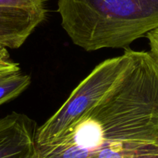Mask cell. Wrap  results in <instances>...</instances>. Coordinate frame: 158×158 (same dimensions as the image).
Listing matches in <instances>:
<instances>
[{
	"mask_svg": "<svg viewBox=\"0 0 158 158\" xmlns=\"http://www.w3.org/2000/svg\"><path fill=\"white\" fill-rule=\"evenodd\" d=\"M61 27L86 51L127 48L158 29V0H58Z\"/></svg>",
	"mask_w": 158,
	"mask_h": 158,
	"instance_id": "cell-2",
	"label": "cell"
},
{
	"mask_svg": "<svg viewBox=\"0 0 158 158\" xmlns=\"http://www.w3.org/2000/svg\"><path fill=\"white\" fill-rule=\"evenodd\" d=\"M36 158H158V64L130 49L110 89Z\"/></svg>",
	"mask_w": 158,
	"mask_h": 158,
	"instance_id": "cell-1",
	"label": "cell"
},
{
	"mask_svg": "<svg viewBox=\"0 0 158 158\" xmlns=\"http://www.w3.org/2000/svg\"><path fill=\"white\" fill-rule=\"evenodd\" d=\"M20 71L19 64L11 58L7 48L0 46V74Z\"/></svg>",
	"mask_w": 158,
	"mask_h": 158,
	"instance_id": "cell-7",
	"label": "cell"
},
{
	"mask_svg": "<svg viewBox=\"0 0 158 158\" xmlns=\"http://www.w3.org/2000/svg\"><path fill=\"white\" fill-rule=\"evenodd\" d=\"M31 83L30 76L20 71L0 74V106L17 98Z\"/></svg>",
	"mask_w": 158,
	"mask_h": 158,
	"instance_id": "cell-6",
	"label": "cell"
},
{
	"mask_svg": "<svg viewBox=\"0 0 158 158\" xmlns=\"http://www.w3.org/2000/svg\"><path fill=\"white\" fill-rule=\"evenodd\" d=\"M146 36L148 39L149 45H150L149 52L158 64V29L149 32Z\"/></svg>",
	"mask_w": 158,
	"mask_h": 158,
	"instance_id": "cell-8",
	"label": "cell"
},
{
	"mask_svg": "<svg viewBox=\"0 0 158 158\" xmlns=\"http://www.w3.org/2000/svg\"><path fill=\"white\" fill-rule=\"evenodd\" d=\"M47 13L45 0H0V46L20 48Z\"/></svg>",
	"mask_w": 158,
	"mask_h": 158,
	"instance_id": "cell-4",
	"label": "cell"
},
{
	"mask_svg": "<svg viewBox=\"0 0 158 158\" xmlns=\"http://www.w3.org/2000/svg\"><path fill=\"white\" fill-rule=\"evenodd\" d=\"M36 122L13 112L0 118V158H36Z\"/></svg>",
	"mask_w": 158,
	"mask_h": 158,
	"instance_id": "cell-5",
	"label": "cell"
},
{
	"mask_svg": "<svg viewBox=\"0 0 158 158\" xmlns=\"http://www.w3.org/2000/svg\"><path fill=\"white\" fill-rule=\"evenodd\" d=\"M130 60V48L120 56L101 62L73 90L58 110L41 126L36 135V146L55 140L92 108L116 81Z\"/></svg>",
	"mask_w": 158,
	"mask_h": 158,
	"instance_id": "cell-3",
	"label": "cell"
}]
</instances>
